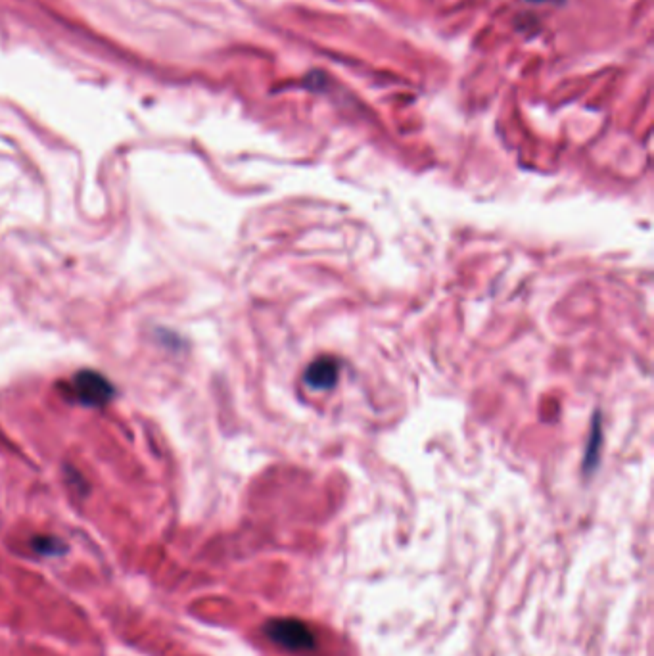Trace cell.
<instances>
[{
    "mask_svg": "<svg viewBox=\"0 0 654 656\" xmlns=\"http://www.w3.org/2000/svg\"><path fill=\"white\" fill-rule=\"evenodd\" d=\"M265 633L277 645L288 651H311L315 649V635L304 622L294 618H277L267 622Z\"/></svg>",
    "mask_w": 654,
    "mask_h": 656,
    "instance_id": "cell-1",
    "label": "cell"
},
{
    "mask_svg": "<svg viewBox=\"0 0 654 656\" xmlns=\"http://www.w3.org/2000/svg\"><path fill=\"white\" fill-rule=\"evenodd\" d=\"M73 390L87 405H102L112 398L110 382L98 373H79L73 380Z\"/></svg>",
    "mask_w": 654,
    "mask_h": 656,
    "instance_id": "cell-2",
    "label": "cell"
},
{
    "mask_svg": "<svg viewBox=\"0 0 654 656\" xmlns=\"http://www.w3.org/2000/svg\"><path fill=\"white\" fill-rule=\"evenodd\" d=\"M338 373H340V365L336 359L330 357H323L313 361L307 371H305V384L315 388V390H328L336 384L338 380Z\"/></svg>",
    "mask_w": 654,
    "mask_h": 656,
    "instance_id": "cell-3",
    "label": "cell"
},
{
    "mask_svg": "<svg viewBox=\"0 0 654 656\" xmlns=\"http://www.w3.org/2000/svg\"><path fill=\"white\" fill-rule=\"evenodd\" d=\"M33 549L35 553L43 555V557H58L64 553L66 545L60 541V539L52 538V536H45V538H35L33 539Z\"/></svg>",
    "mask_w": 654,
    "mask_h": 656,
    "instance_id": "cell-4",
    "label": "cell"
},
{
    "mask_svg": "<svg viewBox=\"0 0 654 656\" xmlns=\"http://www.w3.org/2000/svg\"><path fill=\"white\" fill-rule=\"evenodd\" d=\"M526 2H534V4H547V2H555V0H526Z\"/></svg>",
    "mask_w": 654,
    "mask_h": 656,
    "instance_id": "cell-5",
    "label": "cell"
}]
</instances>
